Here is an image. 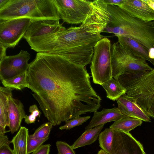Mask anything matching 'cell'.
Wrapping results in <instances>:
<instances>
[{
  "label": "cell",
  "instance_id": "obj_1",
  "mask_svg": "<svg viewBox=\"0 0 154 154\" xmlns=\"http://www.w3.org/2000/svg\"><path fill=\"white\" fill-rule=\"evenodd\" d=\"M26 88L32 92L53 126L100 108L101 99L92 87L85 67L61 55L38 52L29 64Z\"/></svg>",
  "mask_w": 154,
  "mask_h": 154
},
{
  "label": "cell",
  "instance_id": "obj_2",
  "mask_svg": "<svg viewBox=\"0 0 154 154\" xmlns=\"http://www.w3.org/2000/svg\"><path fill=\"white\" fill-rule=\"evenodd\" d=\"M109 18L107 5L103 0L92 2L85 20L78 27H72L36 40L33 49L63 56L71 62L85 67L91 62L94 48L103 38Z\"/></svg>",
  "mask_w": 154,
  "mask_h": 154
},
{
  "label": "cell",
  "instance_id": "obj_3",
  "mask_svg": "<svg viewBox=\"0 0 154 154\" xmlns=\"http://www.w3.org/2000/svg\"><path fill=\"white\" fill-rule=\"evenodd\" d=\"M109 18L103 32L134 39L149 50L154 47L153 21L134 17L118 6L107 5Z\"/></svg>",
  "mask_w": 154,
  "mask_h": 154
},
{
  "label": "cell",
  "instance_id": "obj_4",
  "mask_svg": "<svg viewBox=\"0 0 154 154\" xmlns=\"http://www.w3.org/2000/svg\"><path fill=\"white\" fill-rule=\"evenodd\" d=\"M149 117L154 119V68L145 72L126 73L117 79Z\"/></svg>",
  "mask_w": 154,
  "mask_h": 154
},
{
  "label": "cell",
  "instance_id": "obj_5",
  "mask_svg": "<svg viewBox=\"0 0 154 154\" xmlns=\"http://www.w3.org/2000/svg\"><path fill=\"white\" fill-rule=\"evenodd\" d=\"M24 17L60 20L53 0H9L0 9V20Z\"/></svg>",
  "mask_w": 154,
  "mask_h": 154
},
{
  "label": "cell",
  "instance_id": "obj_6",
  "mask_svg": "<svg viewBox=\"0 0 154 154\" xmlns=\"http://www.w3.org/2000/svg\"><path fill=\"white\" fill-rule=\"evenodd\" d=\"M112 76L116 79L125 73L143 72L153 69L146 60L134 55L118 42L112 46Z\"/></svg>",
  "mask_w": 154,
  "mask_h": 154
},
{
  "label": "cell",
  "instance_id": "obj_7",
  "mask_svg": "<svg viewBox=\"0 0 154 154\" xmlns=\"http://www.w3.org/2000/svg\"><path fill=\"white\" fill-rule=\"evenodd\" d=\"M112 46L110 40L103 37L94 48L90 67L93 82L102 85L112 76Z\"/></svg>",
  "mask_w": 154,
  "mask_h": 154
},
{
  "label": "cell",
  "instance_id": "obj_8",
  "mask_svg": "<svg viewBox=\"0 0 154 154\" xmlns=\"http://www.w3.org/2000/svg\"><path fill=\"white\" fill-rule=\"evenodd\" d=\"M60 19L68 24L82 23L87 18L92 1L88 0H53Z\"/></svg>",
  "mask_w": 154,
  "mask_h": 154
},
{
  "label": "cell",
  "instance_id": "obj_9",
  "mask_svg": "<svg viewBox=\"0 0 154 154\" xmlns=\"http://www.w3.org/2000/svg\"><path fill=\"white\" fill-rule=\"evenodd\" d=\"M31 21L24 17L0 20V44L7 48L14 47L23 38Z\"/></svg>",
  "mask_w": 154,
  "mask_h": 154
},
{
  "label": "cell",
  "instance_id": "obj_10",
  "mask_svg": "<svg viewBox=\"0 0 154 154\" xmlns=\"http://www.w3.org/2000/svg\"><path fill=\"white\" fill-rule=\"evenodd\" d=\"M31 57L27 51L21 50L17 54L4 57L0 60V79H8L27 71Z\"/></svg>",
  "mask_w": 154,
  "mask_h": 154
},
{
  "label": "cell",
  "instance_id": "obj_11",
  "mask_svg": "<svg viewBox=\"0 0 154 154\" xmlns=\"http://www.w3.org/2000/svg\"><path fill=\"white\" fill-rule=\"evenodd\" d=\"M66 28L59 20L31 19V22L23 38L28 43L64 30Z\"/></svg>",
  "mask_w": 154,
  "mask_h": 154
},
{
  "label": "cell",
  "instance_id": "obj_12",
  "mask_svg": "<svg viewBox=\"0 0 154 154\" xmlns=\"http://www.w3.org/2000/svg\"><path fill=\"white\" fill-rule=\"evenodd\" d=\"M110 154H146L142 144L129 133L114 130Z\"/></svg>",
  "mask_w": 154,
  "mask_h": 154
},
{
  "label": "cell",
  "instance_id": "obj_13",
  "mask_svg": "<svg viewBox=\"0 0 154 154\" xmlns=\"http://www.w3.org/2000/svg\"><path fill=\"white\" fill-rule=\"evenodd\" d=\"M119 7L131 16L142 20L154 21V10L143 0H124Z\"/></svg>",
  "mask_w": 154,
  "mask_h": 154
},
{
  "label": "cell",
  "instance_id": "obj_14",
  "mask_svg": "<svg viewBox=\"0 0 154 154\" xmlns=\"http://www.w3.org/2000/svg\"><path fill=\"white\" fill-rule=\"evenodd\" d=\"M118 108L124 115L150 122V117L132 97L125 94L116 100Z\"/></svg>",
  "mask_w": 154,
  "mask_h": 154
},
{
  "label": "cell",
  "instance_id": "obj_15",
  "mask_svg": "<svg viewBox=\"0 0 154 154\" xmlns=\"http://www.w3.org/2000/svg\"><path fill=\"white\" fill-rule=\"evenodd\" d=\"M8 127L13 134L19 130L22 121L26 116L23 105L21 101L14 98L12 96L8 98Z\"/></svg>",
  "mask_w": 154,
  "mask_h": 154
},
{
  "label": "cell",
  "instance_id": "obj_16",
  "mask_svg": "<svg viewBox=\"0 0 154 154\" xmlns=\"http://www.w3.org/2000/svg\"><path fill=\"white\" fill-rule=\"evenodd\" d=\"M124 116L118 107L109 109L103 108L100 112L96 111L94 112L91 120L85 127V129H91L108 122L116 121Z\"/></svg>",
  "mask_w": 154,
  "mask_h": 154
},
{
  "label": "cell",
  "instance_id": "obj_17",
  "mask_svg": "<svg viewBox=\"0 0 154 154\" xmlns=\"http://www.w3.org/2000/svg\"><path fill=\"white\" fill-rule=\"evenodd\" d=\"M14 89L9 87H0V134H5L9 132L6 131V127L8 126L9 97L12 96Z\"/></svg>",
  "mask_w": 154,
  "mask_h": 154
},
{
  "label": "cell",
  "instance_id": "obj_18",
  "mask_svg": "<svg viewBox=\"0 0 154 154\" xmlns=\"http://www.w3.org/2000/svg\"><path fill=\"white\" fill-rule=\"evenodd\" d=\"M118 42L123 47L128 50L136 56L145 60H148L153 64L152 61L149 56L148 49L136 40L127 37L117 36Z\"/></svg>",
  "mask_w": 154,
  "mask_h": 154
},
{
  "label": "cell",
  "instance_id": "obj_19",
  "mask_svg": "<svg viewBox=\"0 0 154 154\" xmlns=\"http://www.w3.org/2000/svg\"><path fill=\"white\" fill-rule=\"evenodd\" d=\"M104 125H101L92 128L85 130L71 146L72 148L73 149H75L92 144L97 140Z\"/></svg>",
  "mask_w": 154,
  "mask_h": 154
},
{
  "label": "cell",
  "instance_id": "obj_20",
  "mask_svg": "<svg viewBox=\"0 0 154 154\" xmlns=\"http://www.w3.org/2000/svg\"><path fill=\"white\" fill-rule=\"evenodd\" d=\"M29 135L28 129L25 127L20 126L11 140L14 154H28L27 142Z\"/></svg>",
  "mask_w": 154,
  "mask_h": 154
},
{
  "label": "cell",
  "instance_id": "obj_21",
  "mask_svg": "<svg viewBox=\"0 0 154 154\" xmlns=\"http://www.w3.org/2000/svg\"><path fill=\"white\" fill-rule=\"evenodd\" d=\"M106 92V97L113 101L126 94V90L119 81L112 78L102 85Z\"/></svg>",
  "mask_w": 154,
  "mask_h": 154
},
{
  "label": "cell",
  "instance_id": "obj_22",
  "mask_svg": "<svg viewBox=\"0 0 154 154\" xmlns=\"http://www.w3.org/2000/svg\"><path fill=\"white\" fill-rule=\"evenodd\" d=\"M142 123V120L124 116L119 120L115 122L109 126L114 130H120L127 133L140 126Z\"/></svg>",
  "mask_w": 154,
  "mask_h": 154
},
{
  "label": "cell",
  "instance_id": "obj_23",
  "mask_svg": "<svg viewBox=\"0 0 154 154\" xmlns=\"http://www.w3.org/2000/svg\"><path fill=\"white\" fill-rule=\"evenodd\" d=\"M27 71L12 77L1 81L4 87L21 90L27 85Z\"/></svg>",
  "mask_w": 154,
  "mask_h": 154
},
{
  "label": "cell",
  "instance_id": "obj_24",
  "mask_svg": "<svg viewBox=\"0 0 154 154\" xmlns=\"http://www.w3.org/2000/svg\"><path fill=\"white\" fill-rule=\"evenodd\" d=\"M114 132V130L106 128L100 133L98 137L99 146L109 154H110L111 152Z\"/></svg>",
  "mask_w": 154,
  "mask_h": 154
},
{
  "label": "cell",
  "instance_id": "obj_25",
  "mask_svg": "<svg viewBox=\"0 0 154 154\" xmlns=\"http://www.w3.org/2000/svg\"><path fill=\"white\" fill-rule=\"evenodd\" d=\"M53 126L49 122L44 123L36 129L33 134L29 135L32 137L39 139L49 138Z\"/></svg>",
  "mask_w": 154,
  "mask_h": 154
},
{
  "label": "cell",
  "instance_id": "obj_26",
  "mask_svg": "<svg viewBox=\"0 0 154 154\" xmlns=\"http://www.w3.org/2000/svg\"><path fill=\"white\" fill-rule=\"evenodd\" d=\"M91 117L90 116L81 117L80 116L67 120L65 122V124L60 126L59 128L60 130H69L76 126L82 125Z\"/></svg>",
  "mask_w": 154,
  "mask_h": 154
},
{
  "label": "cell",
  "instance_id": "obj_27",
  "mask_svg": "<svg viewBox=\"0 0 154 154\" xmlns=\"http://www.w3.org/2000/svg\"><path fill=\"white\" fill-rule=\"evenodd\" d=\"M49 138L37 139L31 137L29 135L27 142V151L28 154L32 153L40 147Z\"/></svg>",
  "mask_w": 154,
  "mask_h": 154
},
{
  "label": "cell",
  "instance_id": "obj_28",
  "mask_svg": "<svg viewBox=\"0 0 154 154\" xmlns=\"http://www.w3.org/2000/svg\"><path fill=\"white\" fill-rule=\"evenodd\" d=\"M29 111L31 113L30 115L28 116L26 115L24 118L25 122L28 124L34 123L37 117H39L41 114L35 104L30 106Z\"/></svg>",
  "mask_w": 154,
  "mask_h": 154
},
{
  "label": "cell",
  "instance_id": "obj_29",
  "mask_svg": "<svg viewBox=\"0 0 154 154\" xmlns=\"http://www.w3.org/2000/svg\"><path fill=\"white\" fill-rule=\"evenodd\" d=\"M57 154H75L71 146L66 143L59 141L56 143Z\"/></svg>",
  "mask_w": 154,
  "mask_h": 154
},
{
  "label": "cell",
  "instance_id": "obj_30",
  "mask_svg": "<svg viewBox=\"0 0 154 154\" xmlns=\"http://www.w3.org/2000/svg\"><path fill=\"white\" fill-rule=\"evenodd\" d=\"M51 146L50 144H43L31 154H49Z\"/></svg>",
  "mask_w": 154,
  "mask_h": 154
},
{
  "label": "cell",
  "instance_id": "obj_31",
  "mask_svg": "<svg viewBox=\"0 0 154 154\" xmlns=\"http://www.w3.org/2000/svg\"><path fill=\"white\" fill-rule=\"evenodd\" d=\"M0 154H14V151L8 144H5L0 147Z\"/></svg>",
  "mask_w": 154,
  "mask_h": 154
},
{
  "label": "cell",
  "instance_id": "obj_32",
  "mask_svg": "<svg viewBox=\"0 0 154 154\" xmlns=\"http://www.w3.org/2000/svg\"><path fill=\"white\" fill-rule=\"evenodd\" d=\"M107 5H113L120 7L124 2V0H103Z\"/></svg>",
  "mask_w": 154,
  "mask_h": 154
},
{
  "label": "cell",
  "instance_id": "obj_33",
  "mask_svg": "<svg viewBox=\"0 0 154 154\" xmlns=\"http://www.w3.org/2000/svg\"><path fill=\"white\" fill-rule=\"evenodd\" d=\"M11 143L8 137L5 134H0V147L5 144H8Z\"/></svg>",
  "mask_w": 154,
  "mask_h": 154
},
{
  "label": "cell",
  "instance_id": "obj_34",
  "mask_svg": "<svg viewBox=\"0 0 154 154\" xmlns=\"http://www.w3.org/2000/svg\"><path fill=\"white\" fill-rule=\"evenodd\" d=\"M7 48L3 45L0 44V60L6 56V51Z\"/></svg>",
  "mask_w": 154,
  "mask_h": 154
},
{
  "label": "cell",
  "instance_id": "obj_35",
  "mask_svg": "<svg viewBox=\"0 0 154 154\" xmlns=\"http://www.w3.org/2000/svg\"><path fill=\"white\" fill-rule=\"evenodd\" d=\"M149 56L150 59L153 62V65L154 66V47H152L148 50Z\"/></svg>",
  "mask_w": 154,
  "mask_h": 154
},
{
  "label": "cell",
  "instance_id": "obj_36",
  "mask_svg": "<svg viewBox=\"0 0 154 154\" xmlns=\"http://www.w3.org/2000/svg\"><path fill=\"white\" fill-rule=\"evenodd\" d=\"M152 9L154 10V0H143Z\"/></svg>",
  "mask_w": 154,
  "mask_h": 154
},
{
  "label": "cell",
  "instance_id": "obj_37",
  "mask_svg": "<svg viewBox=\"0 0 154 154\" xmlns=\"http://www.w3.org/2000/svg\"><path fill=\"white\" fill-rule=\"evenodd\" d=\"M9 1V0H0V9L3 8Z\"/></svg>",
  "mask_w": 154,
  "mask_h": 154
},
{
  "label": "cell",
  "instance_id": "obj_38",
  "mask_svg": "<svg viewBox=\"0 0 154 154\" xmlns=\"http://www.w3.org/2000/svg\"><path fill=\"white\" fill-rule=\"evenodd\" d=\"M97 154H109L102 149L100 150Z\"/></svg>",
  "mask_w": 154,
  "mask_h": 154
},
{
  "label": "cell",
  "instance_id": "obj_39",
  "mask_svg": "<svg viewBox=\"0 0 154 154\" xmlns=\"http://www.w3.org/2000/svg\"><path fill=\"white\" fill-rule=\"evenodd\" d=\"M153 22H154V21H153Z\"/></svg>",
  "mask_w": 154,
  "mask_h": 154
}]
</instances>
